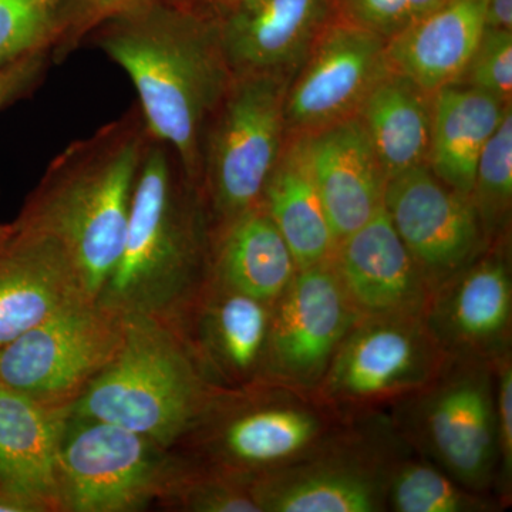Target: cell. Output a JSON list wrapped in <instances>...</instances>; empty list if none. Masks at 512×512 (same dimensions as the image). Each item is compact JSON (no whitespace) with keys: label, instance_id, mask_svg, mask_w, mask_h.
<instances>
[{"label":"cell","instance_id":"cell-1","mask_svg":"<svg viewBox=\"0 0 512 512\" xmlns=\"http://www.w3.org/2000/svg\"><path fill=\"white\" fill-rule=\"evenodd\" d=\"M93 29L96 46L136 87L150 136L200 184L205 130L234 79L215 16L191 0H147Z\"/></svg>","mask_w":512,"mask_h":512},{"label":"cell","instance_id":"cell-2","mask_svg":"<svg viewBox=\"0 0 512 512\" xmlns=\"http://www.w3.org/2000/svg\"><path fill=\"white\" fill-rule=\"evenodd\" d=\"M211 242L200 184L150 136L119 262L96 302L120 316L177 323L210 281Z\"/></svg>","mask_w":512,"mask_h":512},{"label":"cell","instance_id":"cell-3","mask_svg":"<svg viewBox=\"0 0 512 512\" xmlns=\"http://www.w3.org/2000/svg\"><path fill=\"white\" fill-rule=\"evenodd\" d=\"M148 140L137 106L76 141L52 161L15 221L19 228L55 239L92 301L119 262Z\"/></svg>","mask_w":512,"mask_h":512},{"label":"cell","instance_id":"cell-4","mask_svg":"<svg viewBox=\"0 0 512 512\" xmlns=\"http://www.w3.org/2000/svg\"><path fill=\"white\" fill-rule=\"evenodd\" d=\"M123 319L119 350L69 413L109 421L175 450L228 390L211 382L177 325L143 315Z\"/></svg>","mask_w":512,"mask_h":512},{"label":"cell","instance_id":"cell-5","mask_svg":"<svg viewBox=\"0 0 512 512\" xmlns=\"http://www.w3.org/2000/svg\"><path fill=\"white\" fill-rule=\"evenodd\" d=\"M339 416L340 410L316 392L256 384L221 393L175 450L195 466L254 478L338 440Z\"/></svg>","mask_w":512,"mask_h":512},{"label":"cell","instance_id":"cell-6","mask_svg":"<svg viewBox=\"0 0 512 512\" xmlns=\"http://www.w3.org/2000/svg\"><path fill=\"white\" fill-rule=\"evenodd\" d=\"M275 74L234 76L202 140L200 185L212 231L251 210L288 138L286 92Z\"/></svg>","mask_w":512,"mask_h":512},{"label":"cell","instance_id":"cell-7","mask_svg":"<svg viewBox=\"0 0 512 512\" xmlns=\"http://www.w3.org/2000/svg\"><path fill=\"white\" fill-rule=\"evenodd\" d=\"M185 458L109 421L67 414L57 461V512H138L161 505Z\"/></svg>","mask_w":512,"mask_h":512},{"label":"cell","instance_id":"cell-8","mask_svg":"<svg viewBox=\"0 0 512 512\" xmlns=\"http://www.w3.org/2000/svg\"><path fill=\"white\" fill-rule=\"evenodd\" d=\"M412 397L414 439L458 484L487 490L500 467L493 360L451 357L440 376Z\"/></svg>","mask_w":512,"mask_h":512},{"label":"cell","instance_id":"cell-9","mask_svg":"<svg viewBox=\"0 0 512 512\" xmlns=\"http://www.w3.org/2000/svg\"><path fill=\"white\" fill-rule=\"evenodd\" d=\"M123 329L99 302L70 303L0 348V386L69 407L116 355Z\"/></svg>","mask_w":512,"mask_h":512},{"label":"cell","instance_id":"cell-10","mask_svg":"<svg viewBox=\"0 0 512 512\" xmlns=\"http://www.w3.org/2000/svg\"><path fill=\"white\" fill-rule=\"evenodd\" d=\"M450 359L423 315L360 316L316 393L339 410L412 397L433 383Z\"/></svg>","mask_w":512,"mask_h":512},{"label":"cell","instance_id":"cell-11","mask_svg":"<svg viewBox=\"0 0 512 512\" xmlns=\"http://www.w3.org/2000/svg\"><path fill=\"white\" fill-rule=\"evenodd\" d=\"M359 318L332 258L298 269L272 303L262 383L316 392Z\"/></svg>","mask_w":512,"mask_h":512},{"label":"cell","instance_id":"cell-12","mask_svg":"<svg viewBox=\"0 0 512 512\" xmlns=\"http://www.w3.org/2000/svg\"><path fill=\"white\" fill-rule=\"evenodd\" d=\"M386 37L336 15L322 30L285 100L286 133L299 136L355 117L390 72Z\"/></svg>","mask_w":512,"mask_h":512},{"label":"cell","instance_id":"cell-13","mask_svg":"<svg viewBox=\"0 0 512 512\" xmlns=\"http://www.w3.org/2000/svg\"><path fill=\"white\" fill-rule=\"evenodd\" d=\"M383 207L430 293L485 251L488 235L473 202L441 183L427 164L390 177Z\"/></svg>","mask_w":512,"mask_h":512},{"label":"cell","instance_id":"cell-14","mask_svg":"<svg viewBox=\"0 0 512 512\" xmlns=\"http://www.w3.org/2000/svg\"><path fill=\"white\" fill-rule=\"evenodd\" d=\"M342 437L312 456L251 478L261 512L386 511L390 467Z\"/></svg>","mask_w":512,"mask_h":512},{"label":"cell","instance_id":"cell-15","mask_svg":"<svg viewBox=\"0 0 512 512\" xmlns=\"http://www.w3.org/2000/svg\"><path fill=\"white\" fill-rule=\"evenodd\" d=\"M424 320L453 359L494 360L510 348L512 276L504 251H484L431 292Z\"/></svg>","mask_w":512,"mask_h":512},{"label":"cell","instance_id":"cell-16","mask_svg":"<svg viewBox=\"0 0 512 512\" xmlns=\"http://www.w3.org/2000/svg\"><path fill=\"white\" fill-rule=\"evenodd\" d=\"M272 303L208 281L174 325L211 382L237 392L262 384Z\"/></svg>","mask_w":512,"mask_h":512},{"label":"cell","instance_id":"cell-17","mask_svg":"<svg viewBox=\"0 0 512 512\" xmlns=\"http://www.w3.org/2000/svg\"><path fill=\"white\" fill-rule=\"evenodd\" d=\"M336 15V0H241L214 16L234 76L292 79Z\"/></svg>","mask_w":512,"mask_h":512},{"label":"cell","instance_id":"cell-18","mask_svg":"<svg viewBox=\"0 0 512 512\" xmlns=\"http://www.w3.org/2000/svg\"><path fill=\"white\" fill-rule=\"evenodd\" d=\"M336 274L360 316L423 315L430 289L382 205L343 238L332 256Z\"/></svg>","mask_w":512,"mask_h":512},{"label":"cell","instance_id":"cell-19","mask_svg":"<svg viewBox=\"0 0 512 512\" xmlns=\"http://www.w3.org/2000/svg\"><path fill=\"white\" fill-rule=\"evenodd\" d=\"M299 136L339 244L382 208L386 174L356 116Z\"/></svg>","mask_w":512,"mask_h":512},{"label":"cell","instance_id":"cell-20","mask_svg":"<svg viewBox=\"0 0 512 512\" xmlns=\"http://www.w3.org/2000/svg\"><path fill=\"white\" fill-rule=\"evenodd\" d=\"M83 298L79 275L55 239L16 225L0 249V348Z\"/></svg>","mask_w":512,"mask_h":512},{"label":"cell","instance_id":"cell-21","mask_svg":"<svg viewBox=\"0 0 512 512\" xmlns=\"http://www.w3.org/2000/svg\"><path fill=\"white\" fill-rule=\"evenodd\" d=\"M69 407L0 386V488L35 512H57V461Z\"/></svg>","mask_w":512,"mask_h":512},{"label":"cell","instance_id":"cell-22","mask_svg":"<svg viewBox=\"0 0 512 512\" xmlns=\"http://www.w3.org/2000/svg\"><path fill=\"white\" fill-rule=\"evenodd\" d=\"M485 0H450L387 39L390 72L434 94L458 82L484 32Z\"/></svg>","mask_w":512,"mask_h":512},{"label":"cell","instance_id":"cell-23","mask_svg":"<svg viewBox=\"0 0 512 512\" xmlns=\"http://www.w3.org/2000/svg\"><path fill=\"white\" fill-rule=\"evenodd\" d=\"M298 271L275 222L259 202L212 231L210 279L274 303Z\"/></svg>","mask_w":512,"mask_h":512},{"label":"cell","instance_id":"cell-24","mask_svg":"<svg viewBox=\"0 0 512 512\" xmlns=\"http://www.w3.org/2000/svg\"><path fill=\"white\" fill-rule=\"evenodd\" d=\"M431 106L427 167L441 183L470 198L481 153L511 103L454 83L437 90Z\"/></svg>","mask_w":512,"mask_h":512},{"label":"cell","instance_id":"cell-25","mask_svg":"<svg viewBox=\"0 0 512 512\" xmlns=\"http://www.w3.org/2000/svg\"><path fill=\"white\" fill-rule=\"evenodd\" d=\"M269 217L291 248L298 269L335 254L332 225L320 200L301 136H288L262 194Z\"/></svg>","mask_w":512,"mask_h":512},{"label":"cell","instance_id":"cell-26","mask_svg":"<svg viewBox=\"0 0 512 512\" xmlns=\"http://www.w3.org/2000/svg\"><path fill=\"white\" fill-rule=\"evenodd\" d=\"M433 94L389 72L373 87L356 117L372 141L387 180L427 164Z\"/></svg>","mask_w":512,"mask_h":512},{"label":"cell","instance_id":"cell-27","mask_svg":"<svg viewBox=\"0 0 512 512\" xmlns=\"http://www.w3.org/2000/svg\"><path fill=\"white\" fill-rule=\"evenodd\" d=\"M386 508L396 512H483L494 504L458 484L441 468L423 461L392 464Z\"/></svg>","mask_w":512,"mask_h":512},{"label":"cell","instance_id":"cell-28","mask_svg":"<svg viewBox=\"0 0 512 512\" xmlns=\"http://www.w3.org/2000/svg\"><path fill=\"white\" fill-rule=\"evenodd\" d=\"M69 29L62 0H0V67L52 50Z\"/></svg>","mask_w":512,"mask_h":512},{"label":"cell","instance_id":"cell-29","mask_svg":"<svg viewBox=\"0 0 512 512\" xmlns=\"http://www.w3.org/2000/svg\"><path fill=\"white\" fill-rule=\"evenodd\" d=\"M470 200L485 234L505 228L512 202V110L485 144L476 168Z\"/></svg>","mask_w":512,"mask_h":512},{"label":"cell","instance_id":"cell-30","mask_svg":"<svg viewBox=\"0 0 512 512\" xmlns=\"http://www.w3.org/2000/svg\"><path fill=\"white\" fill-rule=\"evenodd\" d=\"M163 507L194 512H261L251 478L195 466L187 458Z\"/></svg>","mask_w":512,"mask_h":512},{"label":"cell","instance_id":"cell-31","mask_svg":"<svg viewBox=\"0 0 512 512\" xmlns=\"http://www.w3.org/2000/svg\"><path fill=\"white\" fill-rule=\"evenodd\" d=\"M457 83L511 103L512 30L484 28Z\"/></svg>","mask_w":512,"mask_h":512},{"label":"cell","instance_id":"cell-32","mask_svg":"<svg viewBox=\"0 0 512 512\" xmlns=\"http://www.w3.org/2000/svg\"><path fill=\"white\" fill-rule=\"evenodd\" d=\"M450 0H336L340 18L390 39Z\"/></svg>","mask_w":512,"mask_h":512},{"label":"cell","instance_id":"cell-33","mask_svg":"<svg viewBox=\"0 0 512 512\" xmlns=\"http://www.w3.org/2000/svg\"><path fill=\"white\" fill-rule=\"evenodd\" d=\"M495 413H497L500 474L507 487L512 474V366L510 352L495 357Z\"/></svg>","mask_w":512,"mask_h":512},{"label":"cell","instance_id":"cell-34","mask_svg":"<svg viewBox=\"0 0 512 512\" xmlns=\"http://www.w3.org/2000/svg\"><path fill=\"white\" fill-rule=\"evenodd\" d=\"M49 53L42 50L0 67V110L35 86L49 62Z\"/></svg>","mask_w":512,"mask_h":512},{"label":"cell","instance_id":"cell-35","mask_svg":"<svg viewBox=\"0 0 512 512\" xmlns=\"http://www.w3.org/2000/svg\"><path fill=\"white\" fill-rule=\"evenodd\" d=\"M147 0H80V15L74 23L79 32L86 29H93L97 23L104 19L111 18L117 13L140 5Z\"/></svg>","mask_w":512,"mask_h":512},{"label":"cell","instance_id":"cell-36","mask_svg":"<svg viewBox=\"0 0 512 512\" xmlns=\"http://www.w3.org/2000/svg\"><path fill=\"white\" fill-rule=\"evenodd\" d=\"M484 28L512 30V0H485Z\"/></svg>","mask_w":512,"mask_h":512},{"label":"cell","instance_id":"cell-37","mask_svg":"<svg viewBox=\"0 0 512 512\" xmlns=\"http://www.w3.org/2000/svg\"><path fill=\"white\" fill-rule=\"evenodd\" d=\"M0 512H35V510L25 501L0 488Z\"/></svg>","mask_w":512,"mask_h":512},{"label":"cell","instance_id":"cell-38","mask_svg":"<svg viewBox=\"0 0 512 512\" xmlns=\"http://www.w3.org/2000/svg\"><path fill=\"white\" fill-rule=\"evenodd\" d=\"M191 2L197 5L198 8L204 9L205 12L211 13V15H218V13L224 12L225 9L237 5L241 0H191Z\"/></svg>","mask_w":512,"mask_h":512},{"label":"cell","instance_id":"cell-39","mask_svg":"<svg viewBox=\"0 0 512 512\" xmlns=\"http://www.w3.org/2000/svg\"><path fill=\"white\" fill-rule=\"evenodd\" d=\"M16 232V224L15 222H10V224H3L0 222V249L5 247L8 244L9 239L13 237V234Z\"/></svg>","mask_w":512,"mask_h":512}]
</instances>
